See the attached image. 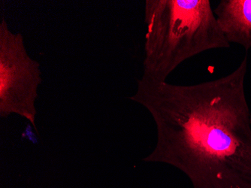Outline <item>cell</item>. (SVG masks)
Instances as JSON below:
<instances>
[{"label": "cell", "instance_id": "obj_1", "mask_svg": "<svg viewBox=\"0 0 251 188\" xmlns=\"http://www.w3.org/2000/svg\"><path fill=\"white\" fill-rule=\"evenodd\" d=\"M248 56L229 74L192 85L139 79L130 97L157 131L145 162L185 174L193 188H251V111L245 93Z\"/></svg>", "mask_w": 251, "mask_h": 188}, {"label": "cell", "instance_id": "obj_2", "mask_svg": "<svg viewBox=\"0 0 251 188\" xmlns=\"http://www.w3.org/2000/svg\"><path fill=\"white\" fill-rule=\"evenodd\" d=\"M142 79L166 82L187 59L230 44L218 26L209 0H146Z\"/></svg>", "mask_w": 251, "mask_h": 188}, {"label": "cell", "instance_id": "obj_4", "mask_svg": "<svg viewBox=\"0 0 251 188\" xmlns=\"http://www.w3.org/2000/svg\"><path fill=\"white\" fill-rule=\"evenodd\" d=\"M217 22L229 43L251 49V0H221L214 10Z\"/></svg>", "mask_w": 251, "mask_h": 188}, {"label": "cell", "instance_id": "obj_3", "mask_svg": "<svg viewBox=\"0 0 251 188\" xmlns=\"http://www.w3.org/2000/svg\"><path fill=\"white\" fill-rule=\"evenodd\" d=\"M39 62L29 56L21 33L0 22V116L19 114L36 126V100L42 84Z\"/></svg>", "mask_w": 251, "mask_h": 188}]
</instances>
